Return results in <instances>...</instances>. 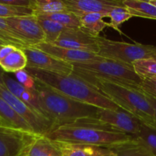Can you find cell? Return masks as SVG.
I'll return each instance as SVG.
<instances>
[{
    "label": "cell",
    "mask_w": 156,
    "mask_h": 156,
    "mask_svg": "<svg viewBox=\"0 0 156 156\" xmlns=\"http://www.w3.org/2000/svg\"><path fill=\"white\" fill-rule=\"evenodd\" d=\"M45 136L56 143L91 145L108 149L133 140L131 136L99 121L96 117L81 119L71 124L56 127Z\"/></svg>",
    "instance_id": "6da1fadb"
},
{
    "label": "cell",
    "mask_w": 156,
    "mask_h": 156,
    "mask_svg": "<svg viewBox=\"0 0 156 156\" xmlns=\"http://www.w3.org/2000/svg\"><path fill=\"white\" fill-rule=\"evenodd\" d=\"M24 69L37 81L73 100L100 109H120L93 85L76 75L56 74L28 67Z\"/></svg>",
    "instance_id": "7a4b0ae2"
},
{
    "label": "cell",
    "mask_w": 156,
    "mask_h": 156,
    "mask_svg": "<svg viewBox=\"0 0 156 156\" xmlns=\"http://www.w3.org/2000/svg\"><path fill=\"white\" fill-rule=\"evenodd\" d=\"M34 90L41 113L53 123V129L81 119L96 117L100 109L66 97L37 80Z\"/></svg>",
    "instance_id": "3957f363"
},
{
    "label": "cell",
    "mask_w": 156,
    "mask_h": 156,
    "mask_svg": "<svg viewBox=\"0 0 156 156\" xmlns=\"http://www.w3.org/2000/svg\"><path fill=\"white\" fill-rule=\"evenodd\" d=\"M87 82L107 96L121 110L129 113L143 123L154 124V110L141 89L98 79Z\"/></svg>",
    "instance_id": "277c9868"
},
{
    "label": "cell",
    "mask_w": 156,
    "mask_h": 156,
    "mask_svg": "<svg viewBox=\"0 0 156 156\" xmlns=\"http://www.w3.org/2000/svg\"><path fill=\"white\" fill-rule=\"evenodd\" d=\"M73 74L88 82L93 79L109 81L136 89H141L143 79L136 75L131 65L117 61H100L73 63Z\"/></svg>",
    "instance_id": "5b68a950"
},
{
    "label": "cell",
    "mask_w": 156,
    "mask_h": 156,
    "mask_svg": "<svg viewBox=\"0 0 156 156\" xmlns=\"http://www.w3.org/2000/svg\"><path fill=\"white\" fill-rule=\"evenodd\" d=\"M98 52L101 57L109 60L133 65L134 62L144 59L156 58V47L108 40L103 37H98Z\"/></svg>",
    "instance_id": "8992f818"
},
{
    "label": "cell",
    "mask_w": 156,
    "mask_h": 156,
    "mask_svg": "<svg viewBox=\"0 0 156 156\" xmlns=\"http://www.w3.org/2000/svg\"><path fill=\"white\" fill-rule=\"evenodd\" d=\"M40 135L0 125V156H27Z\"/></svg>",
    "instance_id": "52a82bcc"
},
{
    "label": "cell",
    "mask_w": 156,
    "mask_h": 156,
    "mask_svg": "<svg viewBox=\"0 0 156 156\" xmlns=\"http://www.w3.org/2000/svg\"><path fill=\"white\" fill-rule=\"evenodd\" d=\"M0 97L4 99L32 128L35 133L46 136L53 129V123L40 111L12 94L5 87L0 86Z\"/></svg>",
    "instance_id": "ba28073f"
},
{
    "label": "cell",
    "mask_w": 156,
    "mask_h": 156,
    "mask_svg": "<svg viewBox=\"0 0 156 156\" xmlns=\"http://www.w3.org/2000/svg\"><path fill=\"white\" fill-rule=\"evenodd\" d=\"M6 21L27 47L45 42V34L35 15L6 18Z\"/></svg>",
    "instance_id": "9c48e42d"
},
{
    "label": "cell",
    "mask_w": 156,
    "mask_h": 156,
    "mask_svg": "<svg viewBox=\"0 0 156 156\" xmlns=\"http://www.w3.org/2000/svg\"><path fill=\"white\" fill-rule=\"evenodd\" d=\"M96 119L133 138L138 136L141 128V120L121 109H99Z\"/></svg>",
    "instance_id": "30bf717a"
},
{
    "label": "cell",
    "mask_w": 156,
    "mask_h": 156,
    "mask_svg": "<svg viewBox=\"0 0 156 156\" xmlns=\"http://www.w3.org/2000/svg\"><path fill=\"white\" fill-rule=\"evenodd\" d=\"M27 59L28 68L38 69L50 73L61 75H71L73 66L71 63L58 59L44 52L29 47L23 49Z\"/></svg>",
    "instance_id": "8fae6325"
},
{
    "label": "cell",
    "mask_w": 156,
    "mask_h": 156,
    "mask_svg": "<svg viewBox=\"0 0 156 156\" xmlns=\"http://www.w3.org/2000/svg\"><path fill=\"white\" fill-rule=\"evenodd\" d=\"M97 37L83 31L82 29L66 28L57 41L52 44L64 48L98 54V44Z\"/></svg>",
    "instance_id": "7c38bea8"
},
{
    "label": "cell",
    "mask_w": 156,
    "mask_h": 156,
    "mask_svg": "<svg viewBox=\"0 0 156 156\" xmlns=\"http://www.w3.org/2000/svg\"><path fill=\"white\" fill-rule=\"evenodd\" d=\"M69 12L78 17L85 14L98 13L108 17L117 7H125L123 0H63Z\"/></svg>",
    "instance_id": "4fadbf2b"
},
{
    "label": "cell",
    "mask_w": 156,
    "mask_h": 156,
    "mask_svg": "<svg viewBox=\"0 0 156 156\" xmlns=\"http://www.w3.org/2000/svg\"><path fill=\"white\" fill-rule=\"evenodd\" d=\"M31 47L37 49L56 59L71 64L91 62V61H100L105 59L98 56L97 53L64 48L47 42L41 43Z\"/></svg>",
    "instance_id": "5bb4252c"
},
{
    "label": "cell",
    "mask_w": 156,
    "mask_h": 156,
    "mask_svg": "<svg viewBox=\"0 0 156 156\" xmlns=\"http://www.w3.org/2000/svg\"><path fill=\"white\" fill-rule=\"evenodd\" d=\"M58 143L62 156H114L112 149L84 144Z\"/></svg>",
    "instance_id": "9a60e30c"
},
{
    "label": "cell",
    "mask_w": 156,
    "mask_h": 156,
    "mask_svg": "<svg viewBox=\"0 0 156 156\" xmlns=\"http://www.w3.org/2000/svg\"><path fill=\"white\" fill-rule=\"evenodd\" d=\"M4 83L5 88L15 97L41 113L39 100L35 90H30L25 88L18 81L9 77L6 74L4 75Z\"/></svg>",
    "instance_id": "2e32d148"
},
{
    "label": "cell",
    "mask_w": 156,
    "mask_h": 156,
    "mask_svg": "<svg viewBox=\"0 0 156 156\" xmlns=\"http://www.w3.org/2000/svg\"><path fill=\"white\" fill-rule=\"evenodd\" d=\"M27 66V59L24 50L16 47L0 60V67L5 73H15L24 69Z\"/></svg>",
    "instance_id": "e0dca14e"
},
{
    "label": "cell",
    "mask_w": 156,
    "mask_h": 156,
    "mask_svg": "<svg viewBox=\"0 0 156 156\" xmlns=\"http://www.w3.org/2000/svg\"><path fill=\"white\" fill-rule=\"evenodd\" d=\"M0 118L7 126L27 132H33L30 125L4 100L0 97Z\"/></svg>",
    "instance_id": "ac0fdd59"
},
{
    "label": "cell",
    "mask_w": 156,
    "mask_h": 156,
    "mask_svg": "<svg viewBox=\"0 0 156 156\" xmlns=\"http://www.w3.org/2000/svg\"><path fill=\"white\" fill-rule=\"evenodd\" d=\"M27 156H62L58 143L45 136H40L29 150Z\"/></svg>",
    "instance_id": "d6986e66"
},
{
    "label": "cell",
    "mask_w": 156,
    "mask_h": 156,
    "mask_svg": "<svg viewBox=\"0 0 156 156\" xmlns=\"http://www.w3.org/2000/svg\"><path fill=\"white\" fill-rule=\"evenodd\" d=\"M104 18H106L105 15L98 13H90L82 15L79 17L80 29L90 35L96 37H99L101 32L103 31L105 27H108V23L104 21Z\"/></svg>",
    "instance_id": "ffe728a7"
},
{
    "label": "cell",
    "mask_w": 156,
    "mask_h": 156,
    "mask_svg": "<svg viewBox=\"0 0 156 156\" xmlns=\"http://www.w3.org/2000/svg\"><path fill=\"white\" fill-rule=\"evenodd\" d=\"M123 3L133 17L156 20V6L149 1L123 0Z\"/></svg>",
    "instance_id": "44dd1931"
},
{
    "label": "cell",
    "mask_w": 156,
    "mask_h": 156,
    "mask_svg": "<svg viewBox=\"0 0 156 156\" xmlns=\"http://www.w3.org/2000/svg\"><path fill=\"white\" fill-rule=\"evenodd\" d=\"M30 8L35 16L69 12L63 0H31Z\"/></svg>",
    "instance_id": "7402d4cb"
},
{
    "label": "cell",
    "mask_w": 156,
    "mask_h": 156,
    "mask_svg": "<svg viewBox=\"0 0 156 156\" xmlns=\"http://www.w3.org/2000/svg\"><path fill=\"white\" fill-rule=\"evenodd\" d=\"M153 156H156V127L153 125L142 122L138 136L134 137Z\"/></svg>",
    "instance_id": "603a6c76"
},
{
    "label": "cell",
    "mask_w": 156,
    "mask_h": 156,
    "mask_svg": "<svg viewBox=\"0 0 156 156\" xmlns=\"http://www.w3.org/2000/svg\"><path fill=\"white\" fill-rule=\"evenodd\" d=\"M114 156H153L138 140L133 138L131 141L112 148Z\"/></svg>",
    "instance_id": "cb8c5ba5"
},
{
    "label": "cell",
    "mask_w": 156,
    "mask_h": 156,
    "mask_svg": "<svg viewBox=\"0 0 156 156\" xmlns=\"http://www.w3.org/2000/svg\"><path fill=\"white\" fill-rule=\"evenodd\" d=\"M40 18H47L61 24L66 28L80 29L81 23L79 17L70 12H59V13L50 14V15H40Z\"/></svg>",
    "instance_id": "d4e9b609"
},
{
    "label": "cell",
    "mask_w": 156,
    "mask_h": 156,
    "mask_svg": "<svg viewBox=\"0 0 156 156\" xmlns=\"http://www.w3.org/2000/svg\"><path fill=\"white\" fill-rule=\"evenodd\" d=\"M37 18L45 34V42L49 44H53L56 42L62 32L66 29L65 27L51 20L40 17Z\"/></svg>",
    "instance_id": "484cf974"
},
{
    "label": "cell",
    "mask_w": 156,
    "mask_h": 156,
    "mask_svg": "<svg viewBox=\"0 0 156 156\" xmlns=\"http://www.w3.org/2000/svg\"><path fill=\"white\" fill-rule=\"evenodd\" d=\"M0 41L5 44L15 46L18 48L24 49L27 47L18 37L12 27L9 25L6 18L0 17Z\"/></svg>",
    "instance_id": "4316f807"
},
{
    "label": "cell",
    "mask_w": 156,
    "mask_h": 156,
    "mask_svg": "<svg viewBox=\"0 0 156 156\" xmlns=\"http://www.w3.org/2000/svg\"><path fill=\"white\" fill-rule=\"evenodd\" d=\"M132 66L137 76L143 80L156 76V58L136 61Z\"/></svg>",
    "instance_id": "83f0119b"
},
{
    "label": "cell",
    "mask_w": 156,
    "mask_h": 156,
    "mask_svg": "<svg viewBox=\"0 0 156 156\" xmlns=\"http://www.w3.org/2000/svg\"><path fill=\"white\" fill-rule=\"evenodd\" d=\"M133 17V16L129 13L126 7L114 8L108 15V18L111 19V21L108 23V27H112L113 29L121 34L120 30L121 24Z\"/></svg>",
    "instance_id": "f1b7e54d"
},
{
    "label": "cell",
    "mask_w": 156,
    "mask_h": 156,
    "mask_svg": "<svg viewBox=\"0 0 156 156\" xmlns=\"http://www.w3.org/2000/svg\"><path fill=\"white\" fill-rule=\"evenodd\" d=\"M34 12L30 8L17 7L0 2V17L4 18H17V17L30 16Z\"/></svg>",
    "instance_id": "f546056e"
},
{
    "label": "cell",
    "mask_w": 156,
    "mask_h": 156,
    "mask_svg": "<svg viewBox=\"0 0 156 156\" xmlns=\"http://www.w3.org/2000/svg\"><path fill=\"white\" fill-rule=\"evenodd\" d=\"M16 80L21 85L30 90H34L36 80L33 76H30L25 69L20 70L15 73Z\"/></svg>",
    "instance_id": "4dcf8cb0"
},
{
    "label": "cell",
    "mask_w": 156,
    "mask_h": 156,
    "mask_svg": "<svg viewBox=\"0 0 156 156\" xmlns=\"http://www.w3.org/2000/svg\"><path fill=\"white\" fill-rule=\"evenodd\" d=\"M140 88L142 91L156 98V76L143 79Z\"/></svg>",
    "instance_id": "1f68e13d"
},
{
    "label": "cell",
    "mask_w": 156,
    "mask_h": 156,
    "mask_svg": "<svg viewBox=\"0 0 156 156\" xmlns=\"http://www.w3.org/2000/svg\"><path fill=\"white\" fill-rule=\"evenodd\" d=\"M0 2L17 7L30 8L31 6V0H0Z\"/></svg>",
    "instance_id": "d6a6232c"
},
{
    "label": "cell",
    "mask_w": 156,
    "mask_h": 156,
    "mask_svg": "<svg viewBox=\"0 0 156 156\" xmlns=\"http://www.w3.org/2000/svg\"><path fill=\"white\" fill-rule=\"evenodd\" d=\"M143 93H144L145 96H146V98H147V100L149 101V102L150 103V105H152V108H153V110H154V124H153V126H155L156 127V98L153 97V96L151 95V94H148V93H146V91H143Z\"/></svg>",
    "instance_id": "836d02e7"
},
{
    "label": "cell",
    "mask_w": 156,
    "mask_h": 156,
    "mask_svg": "<svg viewBox=\"0 0 156 156\" xmlns=\"http://www.w3.org/2000/svg\"><path fill=\"white\" fill-rule=\"evenodd\" d=\"M5 74V72L3 71L2 69L0 67V86H5V83H4V75Z\"/></svg>",
    "instance_id": "e575fe53"
},
{
    "label": "cell",
    "mask_w": 156,
    "mask_h": 156,
    "mask_svg": "<svg viewBox=\"0 0 156 156\" xmlns=\"http://www.w3.org/2000/svg\"><path fill=\"white\" fill-rule=\"evenodd\" d=\"M149 1L151 4L154 5L156 6V0H149Z\"/></svg>",
    "instance_id": "d590c367"
},
{
    "label": "cell",
    "mask_w": 156,
    "mask_h": 156,
    "mask_svg": "<svg viewBox=\"0 0 156 156\" xmlns=\"http://www.w3.org/2000/svg\"><path fill=\"white\" fill-rule=\"evenodd\" d=\"M0 125H5V126H7V125H6L5 123V122L3 121V120H2L1 118H0Z\"/></svg>",
    "instance_id": "8d00e7d4"
},
{
    "label": "cell",
    "mask_w": 156,
    "mask_h": 156,
    "mask_svg": "<svg viewBox=\"0 0 156 156\" xmlns=\"http://www.w3.org/2000/svg\"><path fill=\"white\" fill-rule=\"evenodd\" d=\"M3 45H6V44H5V43H3L2 41H0V49H1V47H2Z\"/></svg>",
    "instance_id": "74e56055"
}]
</instances>
